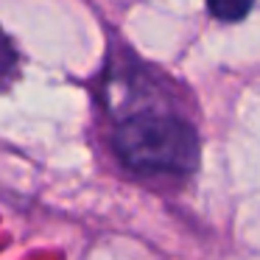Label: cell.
Segmentation results:
<instances>
[{
	"label": "cell",
	"mask_w": 260,
	"mask_h": 260,
	"mask_svg": "<svg viewBox=\"0 0 260 260\" xmlns=\"http://www.w3.org/2000/svg\"><path fill=\"white\" fill-rule=\"evenodd\" d=\"M112 148L126 168L146 176H187L199 162L196 129L165 107H137L120 115Z\"/></svg>",
	"instance_id": "cell-1"
},
{
	"label": "cell",
	"mask_w": 260,
	"mask_h": 260,
	"mask_svg": "<svg viewBox=\"0 0 260 260\" xmlns=\"http://www.w3.org/2000/svg\"><path fill=\"white\" fill-rule=\"evenodd\" d=\"M254 0H207V9L221 23H238L249 14Z\"/></svg>",
	"instance_id": "cell-2"
},
{
	"label": "cell",
	"mask_w": 260,
	"mask_h": 260,
	"mask_svg": "<svg viewBox=\"0 0 260 260\" xmlns=\"http://www.w3.org/2000/svg\"><path fill=\"white\" fill-rule=\"evenodd\" d=\"M14 73H17V51L9 42V37L0 31V87H6Z\"/></svg>",
	"instance_id": "cell-3"
}]
</instances>
